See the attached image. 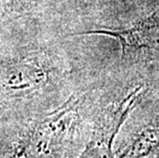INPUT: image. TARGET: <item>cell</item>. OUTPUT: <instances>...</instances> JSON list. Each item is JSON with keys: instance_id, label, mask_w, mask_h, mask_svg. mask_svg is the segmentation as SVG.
<instances>
[{"instance_id": "cell-1", "label": "cell", "mask_w": 159, "mask_h": 158, "mask_svg": "<svg viewBox=\"0 0 159 158\" xmlns=\"http://www.w3.org/2000/svg\"><path fill=\"white\" fill-rule=\"evenodd\" d=\"M68 35H0V129L62 104L71 93Z\"/></svg>"}, {"instance_id": "cell-2", "label": "cell", "mask_w": 159, "mask_h": 158, "mask_svg": "<svg viewBox=\"0 0 159 158\" xmlns=\"http://www.w3.org/2000/svg\"><path fill=\"white\" fill-rule=\"evenodd\" d=\"M89 93L74 92L56 108L0 129V158H75L81 151Z\"/></svg>"}, {"instance_id": "cell-3", "label": "cell", "mask_w": 159, "mask_h": 158, "mask_svg": "<svg viewBox=\"0 0 159 158\" xmlns=\"http://www.w3.org/2000/svg\"><path fill=\"white\" fill-rule=\"evenodd\" d=\"M72 0H0V35H66Z\"/></svg>"}, {"instance_id": "cell-4", "label": "cell", "mask_w": 159, "mask_h": 158, "mask_svg": "<svg viewBox=\"0 0 159 158\" xmlns=\"http://www.w3.org/2000/svg\"><path fill=\"white\" fill-rule=\"evenodd\" d=\"M143 93V85L134 86L101 110L93 120L87 142L75 158H115L114 141Z\"/></svg>"}, {"instance_id": "cell-5", "label": "cell", "mask_w": 159, "mask_h": 158, "mask_svg": "<svg viewBox=\"0 0 159 158\" xmlns=\"http://www.w3.org/2000/svg\"><path fill=\"white\" fill-rule=\"evenodd\" d=\"M68 35H98L113 38L119 43L121 58L127 61L159 60V5L131 24L110 29L84 30Z\"/></svg>"}, {"instance_id": "cell-6", "label": "cell", "mask_w": 159, "mask_h": 158, "mask_svg": "<svg viewBox=\"0 0 159 158\" xmlns=\"http://www.w3.org/2000/svg\"><path fill=\"white\" fill-rule=\"evenodd\" d=\"M159 147V126L149 125L130 137L115 158H147Z\"/></svg>"}, {"instance_id": "cell-7", "label": "cell", "mask_w": 159, "mask_h": 158, "mask_svg": "<svg viewBox=\"0 0 159 158\" xmlns=\"http://www.w3.org/2000/svg\"><path fill=\"white\" fill-rule=\"evenodd\" d=\"M149 2L150 0H72L70 13L81 12L83 15L84 12L97 11L108 16H120Z\"/></svg>"}]
</instances>
